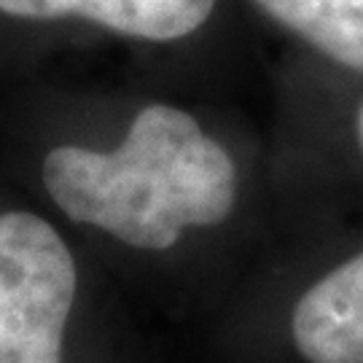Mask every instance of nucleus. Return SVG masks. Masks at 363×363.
Returning <instances> with one entry per match:
<instances>
[{
    "label": "nucleus",
    "instance_id": "nucleus-1",
    "mask_svg": "<svg viewBox=\"0 0 363 363\" xmlns=\"http://www.w3.org/2000/svg\"><path fill=\"white\" fill-rule=\"evenodd\" d=\"M43 183L67 218L143 250H167L186 226L220 223L237 196L226 148L169 105L143 108L116 151L54 148Z\"/></svg>",
    "mask_w": 363,
    "mask_h": 363
},
{
    "label": "nucleus",
    "instance_id": "nucleus-2",
    "mask_svg": "<svg viewBox=\"0 0 363 363\" xmlns=\"http://www.w3.org/2000/svg\"><path fill=\"white\" fill-rule=\"evenodd\" d=\"M76 264L33 213H0V363H62Z\"/></svg>",
    "mask_w": 363,
    "mask_h": 363
},
{
    "label": "nucleus",
    "instance_id": "nucleus-3",
    "mask_svg": "<svg viewBox=\"0 0 363 363\" xmlns=\"http://www.w3.org/2000/svg\"><path fill=\"white\" fill-rule=\"evenodd\" d=\"M294 342L310 363H363V250L296 301Z\"/></svg>",
    "mask_w": 363,
    "mask_h": 363
},
{
    "label": "nucleus",
    "instance_id": "nucleus-4",
    "mask_svg": "<svg viewBox=\"0 0 363 363\" xmlns=\"http://www.w3.org/2000/svg\"><path fill=\"white\" fill-rule=\"evenodd\" d=\"M216 0H0V11L19 19L81 16L121 35L178 40L208 22Z\"/></svg>",
    "mask_w": 363,
    "mask_h": 363
},
{
    "label": "nucleus",
    "instance_id": "nucleus-5",
    "mask_svg": "<svg viewBox=\"0 0 363 363\" xmlns=\"http://www.w3.org/2000/svg\"><path fill=\"white\" fill-rule=\"evenodd\" d=\"M339 65L363 70V0H253Z\"/></svg>",
    "mask_w": 363,
    "mask_h": 363
},
{
    "label": "nucleus",
    "instance_id": "nucleus-6",
    "mask_svg": "<svg viewBox=\"0 0 363 363\" xmlns=\"http://www.w3.org/2000/svg\"><path fill=\"white\" fill-rule=\"evenodd\" d=\"M355 132H358V143H361V151H363V105L361 111H358V118H355Z\"/></svg>",
    "mask_w": 363,
    "mask_h": 363
}]
</instances>
